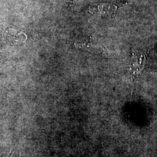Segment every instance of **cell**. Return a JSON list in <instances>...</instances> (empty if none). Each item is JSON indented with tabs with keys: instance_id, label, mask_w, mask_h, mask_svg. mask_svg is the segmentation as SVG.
<instances>
[{
	"instance_id": "obj_1",
	"label": "cell",
	"mask_w": 157,
	"mask_h": 157,
	"mask_svg": "<svg viewBox=\"0 0 157 157\" xmlns=\"http://www.w3.org/2000/svg\"><path fill=\"white\" fill-rule=\"evenodd\" d=\"M5 38L6 41L12 44H18L23 42L26 39L25 34L16 30L9 29L6 32Z\"/></svg>"
}]
</instances>
